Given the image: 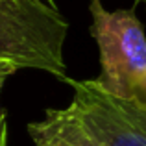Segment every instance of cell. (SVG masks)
Wrapping results in <instances>:
<instances>
[{
    "instance_id": "cell-5",
    "label": "cell",
    "mask_w": 146,
    "mask_h": 146,
    "mask_svg": "<svg viewBox=\"0 0 146 146\" xmlns=\"http://www.w3.org/2000/svg\"><path fill=\"white\" fill-rule=\"evenodd\" d=\"M17 70H21V67H19L17 63H13V61H9V59H4V57H0V91H2L4 83H6ZM2 117H4V109L0 107V118H2Z\"/></svg>"
},
{
    "instance_id": "cell-9",
    "label": "cell",
    "mask_w": 146,
    "mask_h": 146,
    "mask_svg": "<svg viewBox=\"0 0 146 146\" xmlns=\"http://www.w3.org/2000/svg\"><path fill=\"white\" fill-rule=\"evenodd\" d=\"M137 2H141V4H144V6H146V0H137Z\"/></svg>"
},
{
    "instance_id": "cell-4",
    "label": "cell",
    "mask_w": 146,
    "mask_h": 146,
    "mask_svg": "<svg viewBox=\"0 0 146 146\" xmlns=\"http://www.w3.org/2000/svg\"><path fill=\"white\" fill-rule=\"evenodd\" d=\"M35 146H93L70 106L48 109L43 120L28 124Z\"/></svg>"
},
{
    "instance_id": "cell-1",
    "label": "cell",
    "mask_w": 146,
    "mask_h": 146,
    "mask_svg": "<svg viewBox=\"0 0 146 146\" xmlns=\"http://www.w3.org/2000/svg\"><path fill=\"white\" fill-rule=\"evenodd\" d=\"M67 33V19L43 0L0 2V57L21 68L43 70L63 80Z\"/></svg>"
},
{
    "instance_id": "cell-10",
    "label": "cell",
    "mask_w": 146,
    "mask_h": 146,
    "mask_svg": "<svg viewBox=\"0 0 146 146\" xmlns=\"http://www.w3.org/2000/svg\"><path fill=\"white\" fill-rule=\"evenodd\" d=\"M0 2H4V0H0Z\"/></svg>"
},
{
    "instance_id": "cell-7",
    "label": "cell",
    "mask_w": 146,
    "mask_h": 146,
    "mask_svg": "<svg viewBox=\"0 0 146 146\" xmlns=\"http://www.w3.org/2000/svg\"><path fill=\"white\" fill-rule=\"evenodd\" d=\"M0 146H7V122H6V115L0 118Z\"/></svg>"
},
{
    "instance_id": "cell-2",
    "label": "cell",
    "mask_w": 146,
    "mask_h": 146,
    "mask_svg": "<svg viewBox=\"0 0 146 146\" xmlns=\"http://www.w3.org/2000/svg\"><path fill=\"white\" fill-rule=\"evenodd\" d=\"M91 35L100 52V76L94 78L104 91L131 100L133 87L146 70V33L135 9L104 7L91 0Z\"/></svg>"
},
{
    "instance_id": "cell-3",
    "label": "cell",
    "mask_w": 146,
    "mask_h": 146,
    "mask_svg": "<svg viewBox=\"0 0 146 146\" xmlns=\"http://www.w3.org/2000/svg\"><path fill=\"white\" fill-rule=\"evenodd\" d=\"M63 82L72 87L68 104L93 146H146V111L133 100L104 91L96 80Z\"/></svg>"
},
{
    "instance_id": "cell-6",
    "label": "cell",
    "mask_w": 146,
    "mask_h": 146,
    "mask_svg": "<svg viewBox=\"0 0 146 146\" xmlns=\"http://www.w3.org/2000/svg\"><path fill=\"white\" fill-rule=\"evenodd\" d=\"M131 100L137 104V106H141V107L146 111V70L143 72V76L137 80L135 87H133Z\"/></svg>"
},
{
    "instance_id": "cell-8",
    "label": "cell",
    "mask_w": 146,
    "mask_h": 146,
    "mask_svg": "<svg viewBox=\"0 0 146 146\" xmlns=\"http://www.w3.org/2000/svg\"><path fill=\"white\" fill-rule=\"evenodd\" d=\"M44 4H48V6H52V7H57L56 6V0H43Z\"/></svg>"
}]
</instances>
